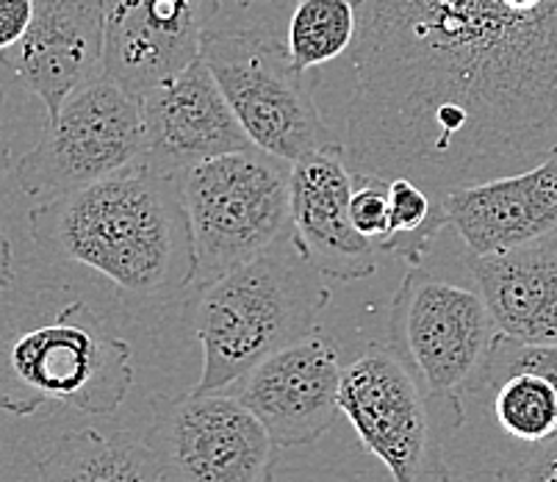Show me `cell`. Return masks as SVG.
Returning a JSON list of instances; mask_svg holds the SVG:
<instances>
[{
	"mask_svg": "<svg viewBox=\"0 0 557 482\" xmlns=\"http://www.w3.org/2000/svg\"><path fill=\"white\" fill-rule=\"evenodd\" d=\"M258 0H220L222 12H233V14H250V9L256 7Z\"/></svg>",
	"mask_w": 557,
	"mask_h": 482,
	"instance_id": "24",
	"label": "cell"
},
{
	"mask_svg": "<svg viewBox=\"0 0 557 482\" xmlns=\"http://www.w3.org/2000/svg\"><path fill=\"white\" fill-rule=\"evenodd\" d=\"M145 441L164 482H272L283 449L231 391L153 399Z\"/></svg>",
	"mask_w": 557,
	"mask_h": 482,
	"instance_id": "9",
	"label": "cell"
},
{
	"mask_svg": "<svg viewBox=\"0 0 557 482\" xmlns=\"http://www.w3.org/2000/svg\"><path fill=\"white\" fill-rule=\"evenodd\" d=\"M444 208L472 256L557 238V150L530 170L449 191Z\"/></svg>",
	"mask_w": 557,
	"mask_h": 482,
	"instance_id": "16",
	"label": "cell"
},
{
	"mask_svg": "<svg viewBox=\"0 0 557 482\" xmlns=\"http://www.w3.org/2000/svg\"><path fill=\"white\" fill-rule=\"evenodd\" d=\"M200 55L256 147L277 159L297 161L336 145L302 75L292 64L288 45L270 25L250 20V14L220 9L202 34Z\"/></svg>",
	"mask_w": 557,
	"mask_h": 482,
	"instance_id": "6",
	"label": "cell"
},
{
	"mask_svg": "<svg viewBox=\"0 0 557 482\" xmlns=\"http://www.w3.org/2000/svg\"><path fill=\"white\" fill-rule=\"evenodd\" d=\"M39 482H164L148 441L75 430L37 460Z\"/></svg>",
	"mask_w": 557,
	"mask_h": 482,
	"instance_id": "18",
	"label": "cell"
},
{
	"mask_svg": "<svg viewBox=\"0 0 557 482\" xmlns=\"http://www.w3.org/2000/svg\"><path fill=\"white\" fill-rule=\"evenodd\" d=\"M331 302L325 275L286 238L200 288L197 394H222L277 349L311 336Z\"/></svg>",
	"mask_w": 557,
	"mask_h": 482,
	"instance_id": "3",
	"label": "cell"
},
{
	"mask_svg": "<svg viewBox=\"0 0 557 482\" xmlns=\"http://www.w3.org/2000/svg\"><path fill=\"white\" fill-rule=\"evenodd\" d=\"M145 159L148 136L139 98L100 73L45 123L37 145L14 161L12 181L25 197L50 202Z\"/></svg>",
	"mask_w": 557,
	"mask_h": 482,
	"instance_id": "8",
	"label": "cell"
},
{
	"mask_svg": "<svg viewBox=\"0 0 557 482\" xmlns=\"http://www.w3.org/2000/svg\"><path fill=\"white\" fill-rule=\"evenodd\" d=\"M37 3L34 0H0V50H9L32 28Z\"/></svg>",
	"mask_w": 557,
	"mask_h": 482,
	"instance_id": "23",
	"label": "cell"
},
{
	"mask_svg": "<svg viewBox=\"0 0 557 482\" xmlns=\"http://www.w3.org/2000/svg\"><path fill=\"white\" fill-rule=\"evenodd\" d=\"M352 222L358 233L367 236L374 245H383L392 231V202H388L386 177L358 175L356 172V195H352Z\"/></svg>",
	"mask_w": 557,
	"mask_h": 482,
	"instance_id": "21",
	"label": "cell"
},
{
	"mask_svg": "<svg viewBox=\"0 0 557 482\" xmlns=\"http://www.w3.org/2000/svg\"><path fill=\"white\" fill-rule=\"evenodd\" d=\"M430 397L392 347H369L342 374V413L392 482H453Z\"/></svg>",
	"mask_w": 557,
	"mask_h": 482,
	"instance_id": "10",
	"label": "cell"
},
{
	"mask_svg": "<svg viewBox=\"0 0 557 482\" xmlns=\"http://www.w3.org/2000/svg\"><path fill=\"white\" fill-rule=\"evenodd\" d=\"M286 32L292 64L306 75L356 45L358 0H295Z\"/></svg>",
	"mask_w": 557,
	"mask_h": 482,
	"instance_id": "19",
	"label": "cell"
},
{
	"mask_svg": "<svg viewBox=\"0 0 557 482\" xmlns=\"http://www.w3.org/2000/svg\"><path fill=\"white\" fill-rule=\"evenodd\" d=\"M356 170L344 141L292 161V238L297 250L333 281H363L377 269L380 247L352 222Z\"/></svg>",
	"mask_w": 557,
	"mask_h": 482,
	"instance_id": "12",
	"label": "cell"
},
{
	"mask_svg": "<svg viewBox=\"0 0 557 482\" xmlns=\"http://www.w3.org/2000/svg\"><path fill=\"white\" fill-rule=\"evenodd\" d=\"M32 28L3 62L42 103L48 123L64 100L95 75L106 73V0H34Z\"/></svg>",
	"mask_w": 557,
	"mask_h": 482,
	"instance_id": "15",
	"label": "cell"
},
{
	"mask_svg": "<svg viewBox=\"0 0 557 482\" xmlns=\"http://www.w3.org/2000/svg\"><path fill=\"white\" fill-rule=\"evenodd\" d=\"M499 482H557V438L533 446V455L499 471Z\"/></svg>",
	"mask_w": 557,
	"mask_h": 482,
	"instance_id": "22",
	"label": "cell"
},
{
	"mask_svg": "<svg viewBox=\"0 0 557 482\" xmlns=\"http://www.w3.org/2000/svg\"><path fill=\"white\" fill-rule=\"evenodd\" d=\"M344 150L433 195L555 153L557 0H358Z\"/></svg>",
	"mask_w": 557,
	"mask_h": 482,
	"instance_id": "1",
	"label": "cell"
},
{
	"mask_svg": "<svg viewBox=\"0 0 557 482\" xmlns=\"http://www.w3.org/2000/svg\"><path fill=\"white\" fill-rule=\"evenodd\" d=\"M37 247L95 269L134 317L164 311L197 281L195 238L178 172L131 164L28 214Z\"/></svg>",
	"mask_w": 557,
	"mask_h": 482,
	"instance_id": "2",
	"label": "cell"
},
{
	"mask_svg": "<svg viewBox=\"0 0 557 482\" xmlns=\"http://www.w3.org/2000/svg\"><path fill=\"white\" fill-rule=\"evenodd\" d=\"M499 327L478 283L449 281L410 267L388 313V347L422 383L430 403L449 413V430L466 421L463 394H472Z\"/></svg>",
	"mask_w": 557,
	"mask_h": 482,
	"instance_id": "7",
	"label": "cell"
},
{
	"mask_svg": "<svg viewBox=\"0 0 557 482\" xmlns=\"http://www.w3.org/2000/svg\"><path fill=\"white\" fill-rule=\"evenodd\" d=\"M202 288L292 238V161L261 147L178 172Z\"/></svg>",
	"mask_w": 557,
	"mask_h": 482,
	"instance_id": "5",
	"label": "cell"
},
{
	"mask_svg": "<svg viewBox=\"0 0 557 482\" xmlns=\"http://www.w3.org/2000/svg\"><path fill=\"white\" fill-rule=\"evenodd\" d=\"M388 202H392V231L380 245V252L419 267L430 242L449 225L444 195H433L410 177H392Z\"/></svg>",
	"mask_w": 557,
	"mask_h": 482,
	"instance_id": "20",
	"label": "cell"
},
{
	"mask_svg": "<svg viewBox=\"0 0 557 482\" xmlns=\"http://www.w3.org/2000/svg\"><path fill=\"white\" fill-rule=\"evenodd\" d=\"M503 336L557 347V238L466 258Z\"/></svg>",
	"mask_w": 557,
	"mask_h": 482,
	"instance_id": "17",
	"label": "cell"
},
{
	"mask_svg": "<svg viewBox=\"0 0 557 482\" xmlns=\"http://www.w3.org/2000/svg\"><path fill=\"white\" fill-rule=\"evenodd\" d=\"M139 103L148 159L170 172L256 147L202 55L145 89Z\"/></svg>",
	"mask_w": 557,
	"mask_h": 482,
	"instance_id": "13",
	"label": "cell"
},
{
	"mask_svg": "<svg viewBox=\"0 0 557 482\" xmlns=\"http://www.w3.org/2000/svg\"><path fill=\"white\" fill-rule=\"evenodd\" d=\"M134 378L131 344L86 302H70L48 322L3 342L0 405L14 416L53 405L109 416L125 403Z\"/></svg>",
	"mask_w": 557,
	"mask_h": 482,
	"instance_id": "4",
	"label": "cell"
},
{
	"mask_svg": "<svg viewBox=\"0 0 557 482\" xmlns=\"http://www.w3.org/2000/svg\"><path fill=\"white\" fill-rule=\"evenodd\" d=\"M220 0H106V73L139 98L200 59Z\"/></svg>",
	"mask_w": 557,
	"mask_h": 482,
	"instance_id": "14",
	"label": "cell"
},
{
	"mask_svg": "<svg viewBox=\"0 0 557 482\" xmlns=\"http://www.w3.org/2000/svg\"><path fill=\"white\" fill-rule=\"evenodd\" d=\"M342 374L336 344L311 333L263 358L227 391L286 449L313 444L333 428L342 413Z\"/></svg>",
	"mask_w": 557,
	"mask_h": 482,
	"instance_id": "11",
	"label": "cell"
}]
</instances>
